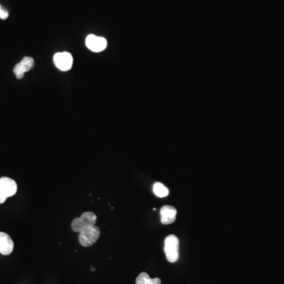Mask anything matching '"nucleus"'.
<instances>
[{
    "label": "nucleus",
    "mask_w": 284,
    "mask_h": 284,
    "mask_svg": "<svg viewBox=\"0 0 284 284\" xmlns=\"http://www.w3.org/2000/svg\"><path fill=\"white\" fill-rule=\"evenodd\" d=\"M96 215L93 212H85L81 214L78 218H75L71 223V228L75 232H81V230L87 228L89 227L95 225Z\"/></svg>",
    "instance_id": "1"
},
{
    "label": "nucleus",
    "mask_w": 284,
    "mask_h": 284,
    "mask_svg": "<svg viewBox=\"0 0 284 284\" xmlns=\"http://www.w3.org/2000/svg\"><path fill=\"white\" fill-rule=\"evenodd\" d=\"M79 233V243L84 247H89L94 245L100 236V228L95 225L89 227Z\"/></svg>",
    "instance_id": "2"
},
{
    "label": "nucleus",
    "mask_w": 284,
    "mask_h": 284,
    "mask_svg": "<svg viewBox=\"0 0 284 284\" xmlns=\"http://www.w3.org/2000/svg\"><path fill=\"white\" fill-rule=\"evenodd\" d=\"M179 241L174 234L167 237L164 241V252L168 262L174 263L178 259Z\"/></svg>",
    "instance_id": "3"
},
{
    "label": "nucleus",
    "mask_w": 284,
    "mask_h": 284,
    "mask_svg": "<svg viewBox=\"0 0 284 284\" xmlns=\"http://www.w3.org/2000/svg\"><path fill=\"white\" fill-rule=\"evenodd\" d=\"M55 65L60 71H67L71 70L73 66V57L69 52H58L54 56Z\"/></svg>",
    "instance_id": "4"
},
{
    "label": "nucleus",
    "mask_w": 284,
    "mask_h": 284,
    "mask_svg": "<svg viewBox=\"0 0 284 284\" xmlns=\"http://www.w3.org/2000/svg\"><path fill=\"white\" fill-rule=\"evenodd\" d=\"M85 44L89 50L94 52H100L104 51L108 46L106 39L95 35H89L85 39Z\"/></svg>",
    "instance_id": "5"
},
{
    "label": "nucleus",
    "mask_w": 284,
    "mask_h": 284,
    "mask_svg": "<svg viewBox=\"0 0 284 284\" xmlns=\"http://www.w3.org/2000/svg\"><path fill=\"white\" fill-rule=\"evenodd\" d=\"M0 190L4 193L6 197H12L17 193V183L12 178L2 177L0 178Z\"/></svg>",
    "instance_id": "6"
},
{
    "label": "nucleus",
    "mask_w": 284,
    "mask_h": 284,
    "mask_svg": "<svg viewBox=\"0 0 284 284\" xmlns=\"http://www.w3.org/2000/svg\"><path fill=\"white\" fill-rule=\"evenodd\" d=\"M34 66V58L31 57H25L21 62L15 66L14 68V73L18 79L23 78L25 73L30 71Z\"/></svg>",
    "instance_id": "7"
},
{
    "label": "nucleus",
    "mask_w": 284,
    "mask_h": 284,
    "mask_svg": "<svg viewBox=\"0 0 284 284\" xmlns=\"http://www.w3.org/2000/svg\"><path fill=\"white\" fill-rule=\"evenodd\" d=\"M15 243L8 234L0 231V253L10 255L14 250Z\"/></svg>",
    "instance_id": "8"
},
{
    "label": "nucleus",
    "mask_w": 284,
    "mask_h": 284,
    "mask_svg": "<svg viewBox=\"0 0 284 284\" xmlns=\"http://www.w3.org/2000/svg\"><path fill=\"white\" fill-rule=\"evenodd\" d=\"M177 210L170 206H164L160 209V219L162 224L168 225L172 224L176 219Z\"/></svg>",
    "instance_id": "9"
},
{
    "label": "nucleus",
    "mask_w": 284,
    "mask_h": 284,
    "mask_svg": "<svg viewBox=\"0 0 284 284\" xmlns=\"http://www.w3.org/2000/svg\"><path fill=\"white\" fill-rule=\"evenodd\" d=\"M136 284H161L160 278H150L146 272H141L136 279Z\"/></svg>",
    "instance_id": "10"
},
{
    "label": "nucleus",
    "mask_w": 284,
    "mask_h": 284,
    "mask_svg": "<svg viewBox=\"0 0 284 284\" xmlns=\"http://www.w3.org/2000/svg\"><path fill=\"white\" fill-rule=\"evenodd\" d=\"M153 193L158 197H165L169 194V190L163 183H156L153 185Z\"/></svg>",
    "instance_id": "11"
},
{
    "label": "nucleus",
    "mask_w": 284,
    "mask_h": 284,
    "mask_svg": "<svg viewBox=\"0 0 284 284\" xmlns=\"http://www.w3.org/2000/svg\"><path fill=\"white\" fill-rule=\"evenodd\" d=\"M8 12L6 10H3L1 5H0V19H2V20H6L8 18Z\"/></svg>",
    "instance_id": "12"
},
{
    "label": "nucleus",
    "mask_w": 284,
    "mask_h": 284,
    "mask_svg": "<svg viewBox=\"0 0 284 284\" xmlns=\"http://www.w3.org/2000/svg\"><path fill=\"white\" fill-rule=\"evenodd\" d=\"M8 197L5 195L4 193H2V191L0 190V204L4 203Z\"/></svg>",
    "instance_id": "13"
},
{
    "label": "nucleus",
    "mask_w": 284,
    "mask_h": 284,
    "mask_svg": "<svg viewBox=\"0 0 284 284\" xmlns=\"http://www.w3.org/2000/svg\"><path fill=\"white\" fill-rule=\"evenodd\" d=\"M91 270H92V271H95V267H92Z\"/></svg>",
    "instance_id": "14"
}]
</instances>
